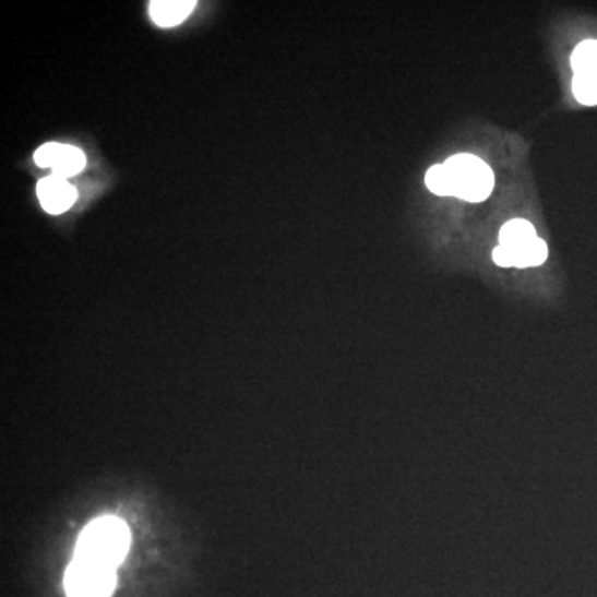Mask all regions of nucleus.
I'll list each match as a JSON object with an SVG mask.
<instances>
[{"label":"nucleus","mask_w":597,"mask_h":597,"mask_svg":"<svg viewBox=\"0 0 597 597\" xmlns=\"http://www.w3.org/2000/svg\"><path fill=\"white\" fill-rule=\"evenodd\" d=\"M449 174L450 196L470 203H481L490 196L494 187V175L490 166L470 153H459L443 163Z\"/></svg>","instance_id":"nucleus-2"},{"label":"nucleus","mask_w":597,"mask_h":597,"mask_svg":"<svg viewBox=\"0 0 597 597\" xmlns=\"http://www.w3.org/2000/svg\"><path fill=\"white\" fill-rule=\"evenodd\" d=\"M130 549V529L117 516H102L83 529L73 558L117 570Z\"/></svg>","instance_id":"nucleus-1"},{"label":"nucleus","mask_w":597,"mask_h":597,"mask_svg":"<svg viewBox=\"0 0 597 597\" xmlns=\"http://www.w3.org/2000/svg\"><path fill=\"white\" fill-rule=\"evenodd\" d=\"M35 163L40 168H52L53 177H75L85 168V155L72 145H60V143H46L35 152Z\"/></svg>","instance_id":"nucleus-5"},{"label":"nucleus","mask_w":597,"mask_h":597,"mask_svg":"<svg viewBox=\"0 0 597 597\" xmlns=\"http://www.w3.org/2000/svg\"><path fill=\"white\" fill-rule=\"evenodd\" d=\"M548 258V246L541 238L522 242L516 246H497L493 261L501 267H535L541 266Z\"/></svg>","instance_id":"nucleus-6"},{"label":"nucleus","mask_w":597,"mask_h":597,"mask_svg":"<svg viewBox=\"0 0 597 597\" xmlns=\"http://www.w3.org/2000/svg\"><path fill=\"white\" fill-rule=\"evenodd\" d=\"M37 196L47 213L60 215L75 203L76 191L69 181L52 175L38 181Z\"/></svg>","instance_id":"nucleus-7"},{"label":"nucleus","mask_w":597,"mask_h":597,"mask_svg":"<svg viewBox=\"0 0 597 597\" xmlns=\"http://www.w3.org/2000/svg\"><path fill=\"white\" fill-rule=\"evenodd\" d=\"M196 8L193 0H155L150 4V15L159 27H175L181 24Z\"/></svg>","instance_id":"nucleus-8"},{"label":"nucleus","mask_w":597,"mask_h":597,"mask_svg":"<svg viewBox=\"0 0 597 597\" xmlns=\"http://www.w3.org/2000/svg\"><path fill=\"white\" fill-rule=\"evenodd\" d=\"M63 586L69 597H110L117 586V570L73 558Z\"/></svg>","instance_id":"nucleus-3"},{"label":"nucleus","mask_w":597,"mask_h":597,"mask_svg":"<svg viewBox=\"0 0 597 597\" xmlns=\"http://www.w3.org/2000/svg\"><path fill=\"white\" fill-rule=\"evenodd\" d=\"M538 238L535 226L526 219H511L500 231L501 246H516Z\"/></svg>","instance_id":"nucleus-9"},{"label":"nucleus","mask_w":597,"mask_h":597,"mask_svg":"<svg viewBox=\"0 0 597 597\" xmlns=\"http://www.w3.org/2000/svg\"><path fill=\"white\" fill-rule=\"evenodd\" d=\"M574 97L583 105H597V40H584L571 57Z\"/></svg>","instance_id":"nucleus-4"},{"label":"nucleus","mask_w":597,"mask_h":597,"mask_svg":"<svg viewBox=\"0 0 597 597\" xmlns=\"http://www.w3.org/2000/svg\"><path fill=\"white\" fill-rule=\"evenodd\" d=\"M425 183L432 193L439 194V196H450V181L445 165L432 166L425 175Z\"/></svg>","instance_id":"nucleus-10"}]
</instances>
